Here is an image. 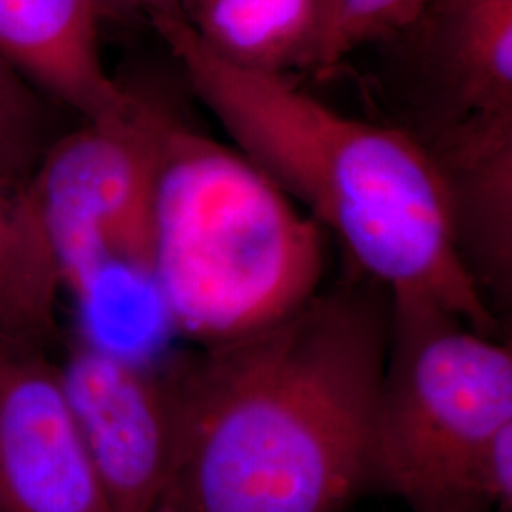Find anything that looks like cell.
<instances>
[{
    "label": "cell",
    "mask_w": 512,
    "mask_h": 512,
    "mask_svg": "<svg viewBox=\"0 0 512 512\" xmlns=\"http://www.w3.org/2000/svg\"><path fill=\"white\" fill-rule=\"evenodd\" d=\"M338 0H181L190 33L220 61L287 78L321 71Z\"/></svg>",
    "instance_id": "cell-10"
},
{
    "label": "cell",
    "mask_w": 512,
    "mask_h": 512,
    "mask_svg": "<svg viewBox=\"0 0 512 512\" xmlns=\"http://www.w3.org/2000/svg\"><path fill=\"white\" fill-rule=\"evenodd\" d=\"M101 19L107 16H133V14H145L150 18L156 12H164L177 8L181 0H95Z\"/></svg>",
    "instance_id": "cell-14"
},
{
    "label": "cell",
    "mask_w": 512,
    "mask_h": 512,
    "mask_svg": "<svg viewBox=\"0 0 512 512\" xmlns=\"http://www.w3.org/2000/svg\"><path fill=\"white\" fill-rule=\"evenodd\" d=\"M59 372L110 512H154L175 471V397L167 366L82 338Z\"/></svg>",
    "instance_id": "cell-6"
},
{
    "label": "cell",
    "mask_w": 512,
    "mask_h": 512,
    "mask_svg": "<svg viewBox=\"0 0 512 512\" xmlns=\"http://www.w3.org/2000/svg\"><path fill=\"white\" fill-rule=\"evenodd\" d=\"M148 19L234 148L334 236L355 270L391 298L505 336L459 260L439 175L410 129L351 118L287 78L220 61L177 8Z\"/></svg>",
    "instance_id": "cell-2"
},
{
    "label": "cell",
    "mask_w": 512,
    "mask_h": 512,
    "mask_svg": "<svg viewBox=\"0 0 512 512\" xmlns=\"http://www.w3.org/2000/svg\"><path fill=\"white\" fill-rule=\"evenodd\" d=\"M10 342H18V340H14V338H10L4 330L0 329V351L6 348Z\"/></svg>",
    "instance_id": "cell-16"
},
{
    "label": "cell",
    "mask_w": 512,
    "mask_h": 512,
    "mask_svg": "<svg viewBox=\"0 0 512 512\" xmlns=\"http://www.w3.org/2000/svg\"><path fill=\"white\" fill-rule=\"evenodd\" d=\"M154 512H177L175 511V507L171 505V501L167 499V497H164L162 501H160V505L154 509Z\"/></svg>",
    "instance_id": "cell-15"
},
{
    "label": "cell",
    "mask_w": 512,
    "mask_h": 512,
    "mask_svg": "<svg viewBox=\"0 0 512 512\" xmlns=\"http://www.w3.org/2000/svg\"><path fill=\"white\" fill-rule=\"evenodd\" d=\"M171 118L137 95L126 114L55 137L25 183L76 302L116 270L152 277L154 192Z\"/></svg>",
    "instance_id": "cell-5"
},
{
    "label": "cell",
    "mask_w": 512,
    "mask_h": 512,
    "mask_svg": "<svg viewBox=\"0 0 512 512\" xmlns=\"http://www.w3.org/2000/svg\"><path fill=\"white\" fill-rule=\"evenodd\" d=\"M325 232L234 147L165 131L152 279L175 332L217 344L291 313L323 287Z\"/></svg>",
    "instance_id": "cell-3"
},
{
    "label": "cell",
    "mask_w": 512,
    "mask_h": 512,
    "mask_svg": "<svg viewBox=\"0 0 512 512\" xmlns=\"http://www.w3.org/2000/svg\"><path fill=\"white\" fill-rule=\"evenodd\" d=\"M0 512H110L59 365L25 342L0 351Z\"/></svg>",
    "instance_id": "cell-7"
},
{
    "label": "cell",
    "mask_w": 512,
    "mask_h": 512,
    "mask_svg": "<svg viewBox=\"0 0 512 512\" xmlns=\"http://www.w3.org/2000/svg\"><path fill=\"white\" fill-rule=\"evenodd\" d=\"M48 95L0 54V175L25 184L50 137Z\"/></svg>",
    "instance_id": "cell-12"
},
{
    "label": "cell",
    "mask_w": 512,
    "mask_h": 512,
    "mask_svg": "<svg viewBox=\"0 0 512 512\" xmlns=\"http://www.w3.org/2000/svg\"><path fill=\"white\" fill-rule=\"evenodd\" d=\"M435 0H338L321 71L336 69L351 52L368 42L412 31Z\"/></svg>",
    "instance_id": "cell-13"
},
{
    "label": "cell",
    "mask_w": 512,
    "mask_h": 512,
    "mask_svg": "<svg viewBox=\"0 0 512 512\" xmlns=\"http://www.w3.org/2000/svg\"><path fill=\"white\" fill-rule=\"evenodd\" d=\"M391 294L351 272L260 329L165 366L177 512H342L370 490Z\"/></svg>",
    "instance_id": "cell-1"
},
{
    "label": "cell",
    "mask_w": 512,
    "mask_h": 512,
    "mask_svg": "<svg viewBox=\"0 0 512 512\" xmlns=\"http://www.w3.org/2000/svg\"><path fill=\"white\" fill-rule=\"evenodd\" d=\"M61 291L52 245L25 184L0 175V329L46 348L57 330Z\"/></svg>",
    "instance_id": "cell-11"
},
{
    "label": "cell",
    "mask_w": 512,
    "mask_h": 512,
    "mask_svg": "<svg viewBox=\"0 0 512 512\" xmlns=\"http://www.w3.org/2000/svg\"><path fill=\"white\" fill-rule=\"evenodd\" d=\"M418 27L439 93L429 131L512 122V0H435Z\"/></svg>",
    "instance_id": "cell-9"
},
{
    "label": "cell",
    "mask_w": 512,
    "mask_h": 512,
    "mask_svg": "<svg viewBox=\"0 0 512 512\" xmlns=\"http://www.w3.org/2000/svg\"><path fill=\"white\" fill-rule=\"evenodd\" d=\"M512 425L511 338L427 302L391 298L370 488L410 512H492L486 458Z\"/></svg>",
    "instance_id": "cell-4"
},
{
    "label": "cell",
    "mask_w": 512,
    "mask_h": 512,
    "mask_svg": "<svg viewBox=\"0 0 512 512\" xmlns=\"http://www.w3.org/2000/svg\"><path fill=\"white\" fill-rule=\"evenodd\" d=\"M95 0H0V54L82 120L122 116L137 93L105 69Z\"/></svg>",
    "instance_id": "cell-8"
}]
</instances>
